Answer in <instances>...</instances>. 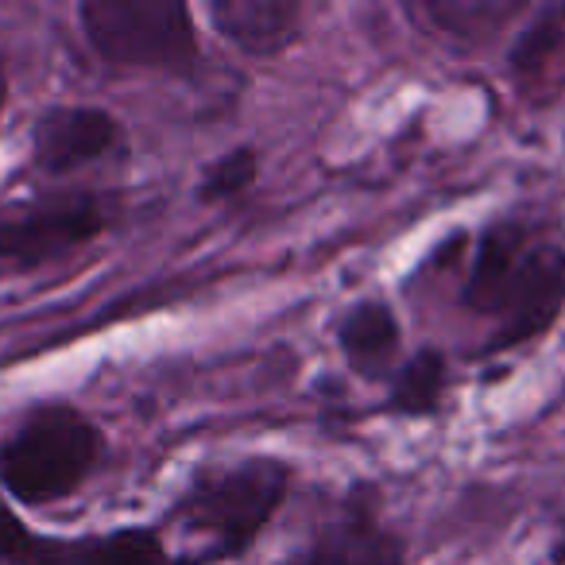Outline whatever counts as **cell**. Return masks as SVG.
I'll use <instances>...</instances> for the list:
<instances>
[{
    "instance_id": "1",
    "label": "cell",
    "mask_w": 565,
    "mask_h": 565,
    "mask_svg": "<svg viewBox=\"0 0 565 565\" xmlns=\"http://www.w3.org/2000/svg\"><path fill=\"white\" fill-rule=\"evenodd\" d=\"M287 488L291 465L275 457H248L225 469H205L167 519L182 539L179 557L171 562L221 565L241 557L282 508Z\"/></svg>"
},
{
    "instance_id": "2",
    "label": "cell",
    "mask_w": 565,
    "mask_h": 565,
    "mask_svg": "<svg viewBox=\"0 0 565 565\" xmlns=\"http://www.w3.org/2000/svg\"><path fill=\"white\" fill-rule=\"evenodd\" d=\"M102 430L71 403H40L0 441V488L17 503L47 508L74 495L102 461Z\"/></svg>"
},
{
    "instance_id": "3",
    "label": "cell",
    "mask_w": 565,
    "mask_h": 565,
    "mask_svg": "<svg viewBox=\"0 0 565 565\" xmlns=\"http://www.w3.org/2000/svg\"><path fill=\"white\" fill-rule=\"evenodd\" d=\"M78 20L89 47L120 71L190 78L202 55L194 17L182 0H86Z\"/></svg>"
},
{
    "instance_id": "4",
    "label": "cell",
    "mask_w": 565,
    "mask_h": 565,
    "mask_svg": "<svg viewBox=\"0 0 565 565\" xmlns=\"http://www.w3.org/2000/svg\"><path fill=\"white\" fill-rule=\"evenodd\" d=\"M113 225V202L89 190H47L0 205V267L35 271L78 252Z\"/></svg>"
},
{
    "instance_id": "5",
    "label": "cell",
    "mask_w": 565,
    "mask_h": 565,
    "mask_svg": "<svg viewBox=\"0 0 565 565\" xmlns=\"http://www.w3.org/2000/svg\"><path fill=\"white\" fill-rule=\"evenodd\" d=\"M0 562L9 565H171L159 531L125 526L113 534L51 539L24 526V519L0 503Z\"/></svg>"
},
{
    "instance_id": "6",
    "label": "cell",
    "mask_w": 565,
    "mask_h": 565,
    "mask_svg": "<svg viewBox=\"0 0 565 565\" xmlns=\"http://www.w3.org/2000/svg\"><path fill=\"white\" fill-rule=\"evenodd\" d=\"M565 307V248L557 244H534L523 252L515 275H511L508 291L495 310V330L488 345L480 349L484 356L515 349L531 338H542L557 322Z\"/></svg>"
},
{
    "instance_id": "7",
    "label": "cell",
    "mask_w": 565,
    "mask_h": 565,
    "mask_svg": "<svg viewBox=\"0 0 565 565\" xmlns=\"http://www.w3.org/2000/svg\"><path fill=\"white\" fill-rule=\"evenodd\" d=\"M125 143V128L109 109L97 105H51L35 117L32 159L43 174H74Z\"/></svg>"
},
{
    "instance_id": "8",
    "label": "cell",
    "mask_w": 565,
    "mask_h": 565,
    "mask_svg": "<svg viewBox=\"0 0 565 565\" xmlns=\"http://www.w3.org/2000/svg\"><path fill=\"white\" fill-rule=\"evenodd\" d=\"M221 40L252 58H271L299 40L302 9L295 0H210L205 4Z\"/></svg>"
},
{
    "instance_id": "9",
    "label": "cell",
    "mask_w": 565,
    "mask_h": 565,
    "mask_svg": "<svg viewBox=\"0 0 565 565\" xmlns=\"http://www.w3.org/2000/svg\"><path fill=\"white\" fill-rule=\"evenodd\" d=\"M526 248H531V236H526V228L519 225V221H495V225H488L484 233H480L472 271L461 291V302L472 315L495 318L503 291H508L511 275H515Z\"/></svg>"
},
{
    "instance_id": "10",
    "label": "cell",
    "mask_w": 565,
    "mask_h": 565,
    "mask_svg": "<svg viewBox=\"0 0 565 565\" xmlns=\"http://www.w3.org/2000/svg\"><path fill=\"white\" fill-rule=\"evenodd\" d=\"M295 565H403V546L387 526L353 511L326 523Z\"/></svg>"
},
{
    "instance_id": "11",
    "label": "cell",
    "mask_w": 565,
    "mask_h": 565,
    "mask_svg": "<svg viewBox=\"0 0 565 565\" xmlns=\"http://www.w3.org/2000/svg\"><path fill=\"white\" fill-rule=\"evenodd\" d=\"M338 345L345 353L349 369L361 380H387L392 376L395 353H399V322H395L392 307L380 299L356 302L341 318Z\"/></svg>"
},
{
    "instance_id": "12",
    "label": "cell",
    "mask_w": 565,
    "mask_h": 565,
    "mask_svg": "<svg viewBox=\"0 0 565 565\" xmlns=\"http://www.w3.org/2000/svg\"><path fill=\"white\" fill-rule=\"evenodd\" d=\"M515 12H523V4H515V0H430V4H418V17H426L441 35L461 43H484Z\"/></svg>"
},
{
    "instance_id": "13",
    "label": "cell",
    "mask_w": 565,
    "mask_h": 565,
    "mask_svg": "<svg viewBox=\"0 0 565 565\" xmlns=\"http://www.w3.org/2000/svg\"><path fill=\"white\" fill-rule=\"evenodd\" d=\"M449 384V369L441 353L423 349L399 372H392V392H387V411L403 418H426L441 407V395Z\"/></svg>"
},
{
    "instance_id": "14",
    "label": "cell",
    "mask_w": 565,
    "mask_h": 565,
    "mask_svg": "<svg viewBox=\"0 0 565 565\" xmlns=\"http://www.w3.org/2000/svg\"><path fill=\"white\" fill-rule=\"evenodd\" d=\"M562 51H565V4H546V9L534 12L526 32H519L515 47L508 55V66L519 82H539Z\"/></svg>"
},
{
    "instance_id": "15",
    "label": "cell",
    "mask_w": 565,
    "mask_h": 565,
    "mask_svg": "<svg viewBox=\"0 0 565 565\" xmlns=\"http://www.w3.org/2000/svg\"><path fill=\"white\" fill-rule=\"evenodd\" d=\"M259 174V156L252 148H236L228 156H221L210 171L198 182V198L202 202H225V198H236L241 190H248Z\"/></svg>"
},
{
    "instance_id": "16",
    "label": "cell",
    "mask_w": 565,
    "mask_h": 565,
    "mask_svg": "<svg viewBox=\"0 0 565 565\" xmlns=\"http://www.w3.org/2000/svg\"><path fill=\"white\" fill-rule=\"evenodd\" d=\"M554 562H557V565H565V539L554 546Z\"/></svg>"
},
{
    "instance_id": "17",
    "label": "cell",
    "mask_w": 565,
    "mask_h": 565,
    "mask_svg": "<svg viewBox=\"0 0 565 565\" xmlns=\"http://www.w3.org/2000/svg\"><path fill=\"white\" fill-rule=\"evenodd\" d=\"M0 86H9V71H4V55H0Z\"/></svg>"
}]
</instances>
